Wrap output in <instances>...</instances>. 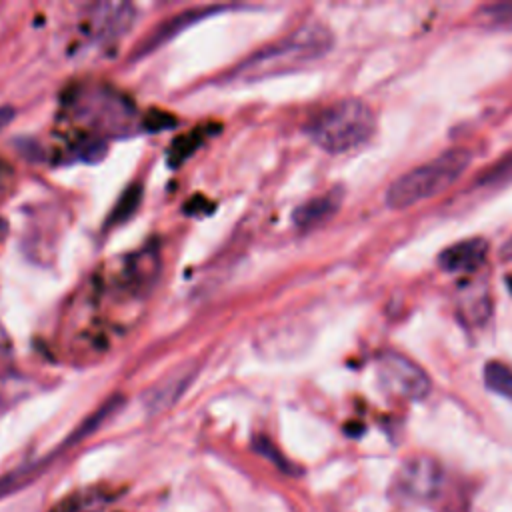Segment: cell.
Here are the masks:
<instances>
[{
  "label": "cell",
  "mask_w": 512,
  "mask_h": 512,
  "mask_svg": "<svg viewBox=\"0 0 512 512\" xmlns=\"http://www.w3.org/2000/svg\"><path fill=\"white\" fill-rule=\"evenodd\" d=\"M332 46L330 30L320 22H308L290 36L270 44L246 58L232 74L234 80H258L264 76L282 74L304 62L316 60Z\"/></svg>",
  "instance_id": "1"
},
{
  "label": "cell",
  "mask_w": 512,
  "mask_h": 512,
  "mask_svg": "<svg viewBox=\"0 0 512 512\" xmlns=\"http://www.w3.org/2000/svg\"><path fill=\"white\" fill-rule=\"evenodd\" d=\"M376 128L372 108L358 98H344L318 112L306 126L310 138L326 152L340 154L364 144Z\"/></svg>",
  "instance_id": "2"
},
{
  "label": "cell",
  "mask_w": 512,
  "mask_h": 512,
  "mask_svg": "<svg viewBox=\"0 0 512 512\" xmlns=\"http://www.w3.org/2000/svg\"><path fill=\"white\" fill-rule=\"evenodd\" d=\"M468 164H470L468 150L464 148L448 150L436 156L434 160L420 164L410 172L402 174L400 178H396L386 192V204L394 210H402L430 196H436L448 186H452L468 168Z\"/></svg>",
  "instance_id": "3"
},
{
  "label": "cell",
  "mask_w": 512,
  "mask_h": 512,
  "mask_svg": "<svg viewBox=\"0 0 512 512\" xmlns=\"http://www.w3.org/2000/svg\"><path fill=\"white\" fill-rule=\"evenodd\" d=\"M376 372L388 392L406 400H422L432 390L428 374L400 352H382L376 362Z\"/></svg>",
  "instance_id": "4"
},
{
  "label": "cell",
  "mask_w": 512,
  "mask_h": 512,
  "mask_svg": "<svg viewBox=\"0 0 512 512\" xmlns=\"http://www.w3.org/2000/svg\"><path fill=\"white\" fill-rule=\"evenodd\" d=\"M134 18L130 2H96L86 10L84 30L96 42H114L132 28Z\"/></svg>",
  "instance_id": "5"
},
{
  "label": "cell",
  "mask_w": 512,
  "mask_h": 512,
  "mask_svg": "<svg viewBox=\"0 0 512 512\" xmlns=\"http://www.w3.org/2000/svg\"><path fill=\"white\" fill-rule=\"evenodd\" d=\"M398 490L414 500H430L442 484V468L432 456H410L396 474Z\"/></svg>",
  "instance_id": "6"
},
{
  "label": "cell",
  "mask_w": 512,
  "mask_h": 512,
  "mask_svg": "<svg viewBox=\"0 0 512 512\" xmlns=\"http://www.w3.org/2000/svg\"><path fill=\"white\" fill-rule=\"evenodd\" d=\"M196 374L194 366H178L170 374H166L160 382L144 394V406L150 414H158L176 404V400L184 394Z\"/></svg>",
  "instance_id": "7"
},
{
  "label": "cell",
  "mask_w": 512,
  "mask_h": 512,
  "mask_svg": "<svg viewBox=\"0 0 512 512\" xmlns=\"http://www.w3.org/2000/svg\"><path fill=\"white\" fill-rule=\"evenodd\" d=\"M220 10H222V8H218V6L190 8V10H184V12L176 14V16H172V18L164 20L162 24H158V26L140 42V46H138V50L134 52V56L140 58V56H144V54H148V52L160 48L162 44H166L168 40H172L174 36H178L184 28H188V26L196 24L198 20H202V18L214 14V12H220Z\"/></svg>",
  "instance_id": "8"
},
{
  "label": "cell",
  "mask_w": 512,
  "mask_h": 512,
  "mask_svg": "<svg viewBox=\"0 0 512 512\" xmlns=\"http://www.w3.org/2000/svg\"><path fill=\"white\" fill-rule=\"evenodd\" d=\"M486 254L488 242L484 238H468L444 248L438 256V264L446 272H472L484 264Z\"/></svg>",
  "instance_id": "9"
},
{
  "label": "cell",
  "mask_w": 512,
  "mask_h": 512,
  "mask_svg": "<svg viewBox=\"0 0 512 512\" xmlns=\"http://www.w3.org/2000/svg\"><path fill=\"white\" fill-rule=\"evenodd\" d=\"M340 204H342V188H332V190L300 204L294 210L292 220L298 228L310 230V228H316V226L328 222L338 212Z\"/></svg>",
  "instance_id": "10"
},
{
  "label": "cell",
  "mask_w": 512,
  "mask_h": 512,
  "mask_svg": "<svg viewBox=\"0 0 512 512\" xmlns=\"http://www.w3.org/2000/svg\"><path fill=\"white\" fill-rule=\"evenodd\" d=\"M116 494L108 488H86L70 496L68 512H102Z\"/></svg>",
  "instance_id": "11"
},
{
  "label": "cell",
  "mask_w": 512,
  "mask_h": 512,
  "mask_svg": "<svg viewBox=\"0 0 512 512\" xmlns=\"http://www.w3.org/2000/svg\"><path fill=\"white\" fill-rule=\"evenodd\" d=\"M484 384L492 392L512 400V368L508 364L498 362V360L486 362V366H484Z\"/></svg>",
  "instance_id": "12"
},
{
  "label": "cell",
  "mask_w": 512,
  "mask_h": 512,
  "mask_svg": "<svg viewBox=\"0 0 512 512\" xmlns=\"http://www.w3.org/2000/svg\"><path fill=\"white\" fill-rule=\"evenodd\" d=\"M118 406H122V398H120V396L110 398L104 406H100L92 416H88V418L74 430V434L68 438V444H70V442L76 444V442H80L82 438H86L88 434H92L108 416H112V414L118 410Z\"/></svg>",
  "instance_id": "13"
},
{
  "label": "cell",
  "mask_w": 512,
  "mask_h": 512,
  "mask_svg": "<svg viewBox=\"0 0 512 512\" xmlns=\"http://www.w3.org/2000/svg\"><path fill=\"white\" fill-rule=\"evenodd\" d=\"M478 18L492 26H512V2L488 4L478 10Z\"/></svg>",
  "instance_id": "14"
},
{
  "label": "cell",
  "mask_w": 512,
  "mask_h": 512,
  "mask_svg": "<svg viewBox=\"0 0 512 512\" xmlns=\"http://www.w3.org/2000/svg\"><path fill=\"white\" fill-rule=\"evenodd\" d=\"M140 196H142L140 186L128 188V190L122 194L120 202L116 204V208H114V212H112V216H110V222H122V220L130 218V216L134 214V210L138 208Z\"/></svg>",
  "instance_id": "15"
},
{
  "label": "cell",
  "mask_w": 512,
  "mask_h": 512,
  "mask_svg": "<svg viewBox=\"0 0 512 512\" xmlns=\"http://www.w3.org/2000/svg\"><path fill=\"white\" fill-rule=\"evenodd\" d=\"M200 142H202V130H200V132H198V130H196V132H190V134L180 136L178 140H174L172 150H170L172 162L176 164V162L184 160L186 156H190V154L200 146Z\"/></svg>",
  "instance_id": "16"
},
{
  "label": "cell",
  "mask_w": 512,
  "mask_h": 512,
  "mask_svg": "<svg viewBox=\"0 0 512 512\" xmlns=\"http://www.w3.org/2000/svg\"><path fill=\"white\" fill-rule=\"evenodd\" d=\"M14 362V348H12V340L6 332V328L0 324V370L6 372L10 370Z\"/></svg>",
  "instance_id": "17"
},
{
  "label": "cell",
  "mask_w": 512,
  "mask_h": 512,
  "mask_svg": "<svg viewBox=\"0 0 512 512\" xmlns=\"http://www.w3.org/2000/svg\"><path fill=\"white\" fill-rule=\"evenodd\" d=\"M14 118V108L12 106H0V132L6 128Z\"/></svg>",
  "instance_id": "18"
},
{
  "label": "cell",
  "mask_w": 512,
  "mask_h": 512,
  "mask_svg": "<svg viewBox=\"0 0 512 512\" xmlns=\"http://www.w3.org/2000/svg\"><path fill=\"white\" fill-rule=\"evenodd\" d=\"M500 256L504 262H510L512 260V236L504 242V246L500 248Z\"/></svg>",
  "instance_id": "19"
},
{
  "label": "cell",
  "mask_w": 512,
  "mask_h": 512,
  "mask_svg": "<svg viewBox=\"0 0 512 512\" xmlns=\"http://www.w3.org/2000/svg\"><path fill=\"white\" fill-rule=\"evenodd\" d=\"M6 234H8V222L0 216V242L4 240V236H6Z\"/></svg>",
  "instance_id": "20"
}]
</instances>
